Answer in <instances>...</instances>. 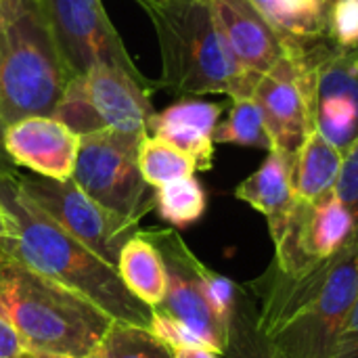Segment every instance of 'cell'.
<instances>
[{
    "label": "cell",
    "instance_id": "6da1fadb",
    "mask_svg": "<svg viewBox=\"0 0 358 358\" xmlns=\"http://www.w3.org/2000/svg\"><path fill=\"white\" fill-rule=\"evenodd\" d=\"M245 287L279 358H331L358 294V241L292 273L271 262Z\"/></svg>",
    "mask_w": 358,
    "mask_h": 358
},
{
    "label": "cell",
    "instance_id": "7a4b0ae2",
    "mask_svg": "<svg viewBox=\"0 0 358 358\" xmlns=\"http://www.w3.org/2000/svg\"><path fill=\"white\" fill-rule=\"evenodd\" d=\"M0 206L10 222L8 237L0 239V256L15 258L86 296L115 321L149 327L151 306L124 285L115 266L107 264L31 201L19 189L10 168H0Z\"/></svg>",
    "mask_w": 358,
    "mask_h": 358
},
{
    "label": "cell",
    "instance_id": "3957f363",
    "mask_svg": "<svg viewBox=\"0 0 358 358\" xmlns=\"http://www.w3.org/2000/svg\"><path fill=\"white\" fill-rule=\"evenodd\" d=\"M0 298L27 352L92 357L115 321L86 296L4 256H0Z\"/></svg>",
    "mask_w": 358,
    "mask_h": 358
},
{
    "label": "cell",
    "instance_id": "277c9868",
    "mask_svg": "<svg viewBox=\"0 0 358 358\" xmlns=\"http://www.w3.org/2000/svg\"><path fill=\"white\" fill-rule=\"evenodd\" d=\"M162 52V86L176 94L252 96L260 76L248 71L222 38L208 0L147 8Z\"/></svg>",
    "mask_w": 358,
    "mask_h": 358
},
{
    "label": "cell",
    "instance_id": "5b68a950",
    "mask_svg": "<svg viewBox=\"0 0 358 358\" xmlns=\"http://www.w3.org/2000/svg\"><path fill=\"white\" fill-rule=\"evenodd\" d=\"M71 82L36 0H0V128L52 115Z\"/></svg>",
    "mask_w": 358,
    "mask_h": 358
},
{
    "label": "cell",
    "instance_id": "8992f818",
    "mask_svg": "<svg viewBox=\"0 0 358 358\" xmlns=\"http://www.w3.org/2000/svg\"><path fill=\"white\" fill-rule=\"evenodd\" d=\"M145 134L99 130L80 136L73 182L103 208L138 224L155 210V189L138 168Z\"/></svg>",
    "mask_w": 358,
    "mask_h": 358
},
{
    "label": "cell",
    "instance_id": "52a82bcc",
    "mask_svg": "<svg viewBox=\"0 0 358 358\" xmlns=\"http://www.w3.org/2000/svg\"><path fill=\"white\" fill-rule=\"evenodd\" d=\"M153 115L151 84H143L113 65H96L84 76L71 78L52 113L80 136L99 130L147 136Z\"/></svg>",
    "mask_w": 358,
    "mask_h": 358
},
{
    "label": "cell",
    "instance_id": "ba28073f",
    "mask_svg": "<svg viewBox=\"0 0 358 358\" xmlns=\"http://www.w3.org/2000/svg\"><path fill=\"white\" fill-rule=\"evenodd\" d=\"M310 82V115L342 155L358 138V46L346 48L329 36L304 40Z\"/></svg>",
    "mask_w": 358,
    "mask_h": 358
},
{
    "label": "cell",
    "instance_id": "9c48e42d",
    "mask_svg": "<svg viewBox=\"0 0 358 358\" xmlns=\"http://www.w3.org/2000/svg\"><path fill=\"white\" fill-rule=\"evenodd\" d=\"M71 73L84 76L96 65H113L143 84H151L128 55L101 0H36Z\"/></svg>",
    "mask_w": 358,
    "mask_h": 358
},
{
    "label": "cell",
    "instance_id": "30bf717a",
    "mask_svg": "<svg viewBox=\"0 0 358 358\" xmlns=\"http://www.w3.org/2000/svg\"><path fill=\"white\" fill-rule=\"evenodd\" d=\"M15 180L19 189L55 222H59L69 235L101 256L107 264L117 268L120 252L138 231V224L103 208L99 201L86 195L73 182V178L55 180L38 174L25 176L15 172Z\"/></svg>",
    "mask_w": 358,
    "mask_h": 358
},
{
    "label": "cell",
    "instance_id": "8fae6325",
    "mask_svg": "<svg viewBox=\"0 0 358 358\" xmlns=\"http://www.w3.org/2000/svg\"><path fill=\"white\" fill-rule=\"evenodd\" d=\"M268 233L275 245L273 264L287 273L331 258L358 241L357 220L336 191L310 203L296 199L289 214Z\"/></svg>",
    "mask_w": 358,
    "mask_h": 358
},
{
    "label": "cell",
    "instance_id": "7c38bea8",
    "mask_svg": "<svg viewBox=\"0 0 358 358\" xmlns=\"http://www.w3.org/2000/svg\"><path fill=\"white\" fill-rule=\"evenodd\" d=\"M145 233L159 250L168 273L166 296L151 310L176 319L178 323L189 327L206 346L224 352L227 323L218 319L206 296L203 277H201L203 262L187 248V243L176 231L159 229V231H145Z\"/></svg>",
    "mask_w": 358,
    "mask_h": 358
},
{
    "label": "cell",
    "instance_id": "4fadbf2b",
    "mask_svg": "<svg viewBox=\"0 0 358 358\" xmlns=\"http://www.w3.org/2000/svg\"><path fill=\"white\" fill-rule=\"evenodd\" d=\"M302 42L304 40H296L289 55L271 71L262 73L252 90V99L264 115L273 149L285 153L292 162L315 128L310 115L308 65Z\"/></svg>",
    "mask_w": 358,
    "mask_h": 358
},
{
    "label": "cell",
    "instance_id": "5bb4252c",
    "mask_svg": "<svg viewBox=\"0 0 358 358\" xmlns=\"http://www.w3.org/2000/svg\"><path fill=\"white\" fill-rule=\"evenodd\" d=\"M0 143L15 166L38 176L67 180L78 159L80 134L52 115H29L6 126Z\"/></svg>",
    "mask_w": 358,
    "mask_h": 358
},
{
    "label": "cell",
    "instance_id": "9a60e30c",
    "mask_svg": "<svg viewBox=\"0 0 358 358\" xmlns=\"http://www.w3.org/2000/svg\"><path fill=\"white\" fill-rule=\"evenodd\" d=\"M212 17L237 61L262 76L285 59L296 40L279 34L252 0H208Z\"/></svg>",
    "mask_w": 358,
    "mask_h": 358
},
{
    "label": "cell",
    "instance_id": "2e32d148",
    "mask_svg": "<svg viewBox=\"0 0 358 358\" xmlns=\"http://www.w3.org/2000/svg\"><path fill=\"white\" fill-rule=\"evenodd\" d=\"M222 109L220 103L182 96L149 120V134L185 151L195 162L197 172H208L214 166V130Z\"/></svg>",
    "mask_w": 358,
    "mask_h": 358
},
{
    "label": "cell",
    "instance_id": "e0dca14e",
    "mask_svg": "<svg viewBox=\"0 0 358 358\" xmlns=\"http://www.w3.org/2000/svg\"><path fill=\"white\" fill-rule=\"evenodd\" d=\"M235 197L260 212L266 218L268 229L279 224L296 203L292 189V159L277 149L268 151L262 166L237 185Z\"/></svg>",
    "mask_w": 358,
    "mask_h": 358
},
{
    "label": "cell",
    "instance_id": "ac0fdd59",
    "mask_svg": "<svg viewBox=\"0 0 358 358\" xmlns=\"http://www.w3.org/2000/svg\"><path fill=\"white\" fill-rule=\"evenodd\" d=\"M340 166L342 153L313 128L292 162V189L296 199L310 203L331 193L336 189Z\"/></svg>",
    "mask_w": 358,
    "mask_h": 358
},
{
    "label": "cell",
    "instance_id": "d6986e66",
    "mask_svg": "<svg viewBox=\"0 0 358 358\" xmlns=\"http://www.w3.org/2000/svg\"><path fill=\"white\" fill-rule=\"evenodd\" d=\"M117 273L124 285L147 306L155 308L168 289L164 258L145 231H136L120 252Z\"/></svg>",
    "mask_w": 358,
    "mask_h": 358
},
{
    "label": "cell",
    "instance_id": "ffe728a7",
    "mask_svg": "<svg viewBox=\"0 0 358 358\" xmlns=\"http://www.w3.org/2000/svg\"><path fill=\"white\" fill-rule=\"evenodd\" d=\"M271 25L292 40H315L327 34V10L321 0H252Z\"/></svg>",
    "mask_w": 358,
    "mask_h": 358
},
{
    "label": "cell",
    "instance_id": "44dd1931",
    "mask_svg": "<svg viewBox=\"0 0 358 358\" xmlns=\"http://www.w3.org/2000/svg\"><path fill=\"white\" fill-rule=\"evenodd\" d=\"M222 355L224 358H279L258 325L256 302L245 285H239L227 325V344Z\"/></svg>",
    "mask_w": 358,
    "mask_h": 358
},
{
    "label": "cell",
    "instance_id": "7402d4cb",
    "mask_svg": "<svg viewBox=\"0 0 358 358\" xmlns=\"http://www.w3.org/2000/svg\"><path fill=\"white\" fill-rule=\"evenodd\" d=\"M138 168L147 185L153 189L197 172L195 162L185 151L153 134H147L138 147Z\"/></svg>",
    "mask_w": 358,
    "mask_h": 358
},
{
    "label": "cell",
    "instance_id": "603a6c76",
    "mask_svg": "<svg viewBox=\"0 0 358 358\" xmlns=\"http://www.w3.org/2000/svg\"><path fill=\"white\" fill-rule=\"evenodd\" d=\"M96 358H174V348L149 327L113 321L101 340Z\"/></svg>",
    "mask_w": 358,
    "mask_h": 358
},
{
    "label": "cell",
    "instance_id": "cb8c5ba5",
    "mask_svg": "<svg viewBox=\"0 0 358 358\" xmlns=\"http://www.w3.org/2000/svg\"><path fill=\"white\" fill-rule=\"evenodd\" d=\"M208 208V197L201 182L195 176L172 180L155 189V210L172 227L195 224Z\"/></svg>",
    "mask_w": 358,
    "mask_h": 358
},
{
    "label": "cell",
    "instance_id": "d4e9b609",
    "mask_svg": "<svg viewBox=\"0 0 358 358\" xmlns=\"http://www.w3.org/2000/svg\"><path fill=\"white\" fill-rule=\"evenodd\" d=\"M214 143H229V145H243V147H258L273 151V141L264 124V115L258 103L252 96L233 99L229 109V117L216 126Z\"/></svg>",
    "mask_w": 358,
    "mask_h": 358
},
{
    "label": "cell",
    "instance_id": "484cf974",
    "mask_svg": "<svg viewBox=\"0 0 358 358\" xmlns=\"http://www.w3.org/2000/svg\"><path fill=\"white\" fill-rule=\"evenodd\" d=\"M327 34L340 46H358V0H338L331 6Z\"/></svg>",
    "mask_w": 358,
    "mask_h": 358
},
{
    "label": "cell",
    "instance_id": "4316f807",
    "mask_svg": "<svg viewBox=\"0 0 358 358\" xmlns=\"http://www.w3.org/2000/svg\"><path fill=\"white\" fill-rule=\"evenodd\" d=\"M334 191L340 201L352 212L358 227V138L342 155V166Z\"/></svg>",
    "mask_w": 358,
    "mask_h": 358
},
{
    "label": "cell",
    "instance_id": "83f0119b",
    "mask_svg": "<svg viewBox=\"0 0 358 358\" xmlns=\"http://www.w3.org/2000/svg\"><path fill=\"white\" fill-rule=\"evenodd\" d=\"M149 329L162 338L166 344H170L172 348H182V346H206L189 327H185L182 323H178L176 319H170L162 313H155L151 315V323H149Z\"/></svg>",
    "mask_w": 358,
    "mask_h": 358
},
{
    "label": "cell",
    "instance_id": "f1b7e54d",
    "mask_svg": "<svg viewBox=\"0 0 358 358\" xmlns=\"http://www.w3.org/2000/svg\"><path fill=\"white\" fill-rule=\"evenodd\" d=\"M25 352L23 340L8 315L6 304L0 298V358H21Z\"/></svg>",
    "mask_w": 358,
    "mask_h": 358
},
{
    "label": "cell",
    "instance_id": "f546056e",
    "mask_svg": "<svg viewBox=\"0 0 358 358\" xmlns=\"http://www.w3.org/2000/svg\"><path fill=\"white\" fill-rule=\"evenodd\" d=\"M331 358H358V294Z\"/></svg>",
    "mask_w": 358,
    "mask_h": 358
},
{
    "label": "cell",
    "instance_id": "4dcf8cb0",
    "mask_svg": "<svg viewBox=\"0 0 358 358\" xmlns=\"http://www.w3.org/2000/svg\"><path fill=\"white\" fill-rule=\"evenodd\" d=\"M174 358H224V355L210 346H182L174 348Z\"/></svg>",
    "mask_w": 358,
    "mask_h": 358
},
{
    "label": "cell",
    "instance_id": "1f68e13d",
    "mask_svg": "<svg viewBox=\"0 0 358 358\" xmlns=\"http://www.w3.org/2000/svg\"><path fill=\"white\" fill-rule=\"evenodd\" d=\"M8 233H10V222H8V216H6V212L2 208L0 210V239L8 237Z\"/></svg>",
    "mask_w": 358,
    "mask_h": 358
},
{
    "label": "cell",
    "instance_id": "d6a6232c",
    "mask_svg": "<svg viewBox=\"0 0 358 358\" xmlns=\"http://www.w3.org/2000/svg\"><path fill=\"white\" fill-rule=\"evenodd\" d=\"M145 10L151 8V6H164V4H170V2H178V0H136Z\"/></svg>",
    "mask_w": 358,
    "mask_h": 358
},
{
    "label": "cell",
    "instance_id": "836d02e7",
    "mask_svg": "<svg viewBox=\"0 0 358 358\" xmlns=\"http://www.w3.org/2000/svg\"><path fill=\"white\" fill-rule=\"evenodd\" d=\"M21 358H73V357H55V355H38V352H25ZM86 358H96L94 355Z\"/></svg>",
    "mask_w": 358,
    "mask_h": 358
},
{
    "label": "cell",
    "instance_id": "e575fe53",
    "mask_svg": "<svg viewBox=\"0 0 358 358\" xmlns=\"http://www.w3.org/2000/svg\"><path fill=\"white\" fill-rule=\"evenodd\" d=\"M323 2V6H325V10H327V17H329V10H331V6L338 2V0H321Z\"/></svg>",
    "mask_w": 358,
    "mask_h": 358
},
{
    "label": "cell",
    "instance_id": "d590c367",
    "mask_svg": "<svg viewBox=\"0 0 358 358\" xmlns=\"http://www.w3.org/2000/svg\"><path fill=\"white\" fill-rule=\"evenodd\" d=\"M0 141H2V128H0ZM0 147H2V143H0Z\"/></svg>",
    "mask_w": 358,
    "mask_h": 358
},
{
    "label": "cell",
    "instance_id": "8d00e7d4",
    "mask_svg": "<svg viewBox=\"0 0 358 358\" xmlns=\"http://www.w3.org/2000/svg\"><path fill=\"white\" fill-rule=\"evenodd\" d=\"M0 210H2V206H0Z\"/></svg>",
    "mask_w": 358,
    "mask_h": 358
}]
</instances>
